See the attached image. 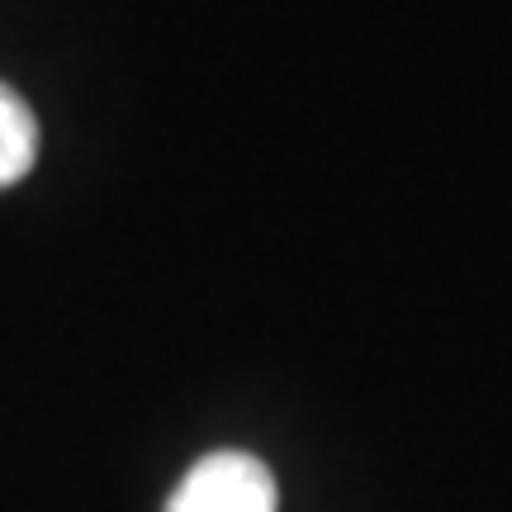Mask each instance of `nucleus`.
<instances>
[{
	"instance_id": "obj_1",
	"label": "nucleus",
	"mask_w": 512,
	"mask_h": 512,
	"mask_svg": "<svg viewBox=\"0 0 512 512\" xmlns=\"http://www.w3.org/2000/svg\"><path fill=\"white\" fill-rule=\"evenodd\" d=\"M166 512H275V479L247 451H214L181 479Z\"/></svg>"
},
{
	"instance_id": "obj_2",
	"label": "nucleus",
	"mask_w": 512,
	"mask_h": 512,
	"mask_svg": "<svg viewBox=\"0 0 512 512\" xmlns=\"http://www.w3.org/2000/svg\"><path fill=\"white\" fill-rule=\"evenodd\" d=\"M38 157V124L34 110L10 86H0V190L15 185Z\"/></svg>"
}]
</instances>
